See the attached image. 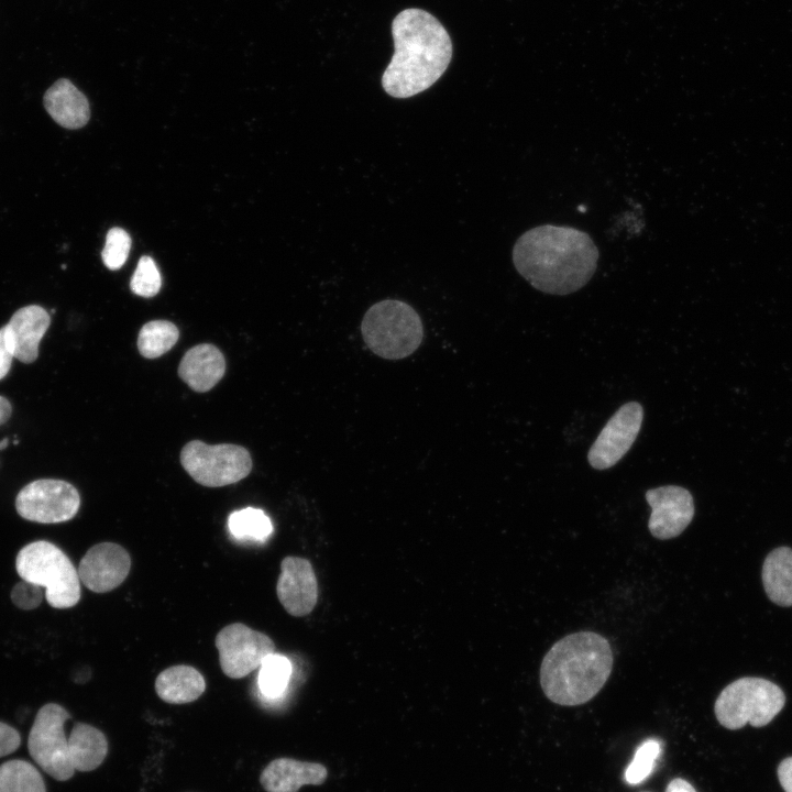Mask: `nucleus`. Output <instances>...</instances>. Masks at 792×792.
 Listing matches in <instances>:
<instances>
[{"label":"nucleus","mask_w":792,"mask_h":792,"mask_svg":"<svg viewBox=\"0 0 792 792\" xmlns=\"http://www.w3.org/2000/svg\"><path fill=\"white\" fill-rule=\"evenodd\" d=\"M598 250L584 231L543 224L522 233L513 249L517 272L536 289L568 295L592 278Z\"/></svg>","instance_id":"1"},{"label":"nucleus","mask_w":792,"mask_h":792,"mask_svg":"<svg viewBox=\"0 0 792 792\" xmlns=\"http://www.w3.org/2000/svg\"><path fill=\"white\" fill-rule=\"evenodd\" d=\"M395 52L383 73L382 87L394 98L414 97L430 88L447 70L452 43L429 12L409 8L392 23Z\"/></svg>","instance_id":"2"},{"label":"nucleus","mask_w":792,"mask_h":792,"mask_svg":"<svg viewBox=\"0 0 792 792\" xmlns=\"http://www.w3.org/2000/svg\"><path fill=\"white\" fill-rule=\"evenodd\" d=\"M608 640L593 631L570 634L549 649L540 667V684L553 703L575 706L592 700L613 668Z\"/></svg>","instance_id":"3"},{"label":"nucleus","mask_w":792,"mask_h":792,"mask_svg":"<svg viewBox=\"0 0 792 792\" xmlns=\"http://www.w3.org/2000/svg\"><path fill=\"white\" fill-rule=\"evenodd\" d=\"M366 346L380 358L400 360L413 354L424 338L422 321L407 302L384 299L371 306L361 322Z\"/></svg>","instance_id":"4"},{"label":"nucleus","mask_w":792,"mask_h":792,"mask_svg":"<svg viewBox=\"0 0 792 792\" xmlns=\"http://www.w3.org/2000/svg\"><path fill=\"white\" fill-rule=\"evenodd\" d=\"M22 580L45 588V598L54 608H69L80 600V579L70 559L45 540L24 546L15 560Z\"/></svg>","instance_id":"5"},{"label":"nucleus","mask_w":792,"mask_h":792,"mask_svg":"<svg viewBox=\"0 0 792 792\" xmlns=\"http://www.w3.org/2000/svg\"><path fill=\"white\" fill-rule=\"evenodd\" d=\"M784 692L776 683L756 676H744L728 684L715 701L718 723L728 729L768 725L783 708Z\"/></svg>","instance_id":"6"},{"label":"nucleus","mask_w":792,"mask_h":792,"mask_svg":"<svg viewBox=\"0 0 792 792\" xmlns=\"http://www.w3.org/2000/svg\"><path fill=\"white\" fill-rule=\"evenodd\" d=\"M180 462L197 483L208 487L233 484L246 477L252 470L249 451L230 443L209 446L193 440L183 448Z\"/></svg>","instance_id":"7"},{"label":"nucleus","mask_w":792,"mask_h":792,"mask_svg":"<svg viewBox=\"0 0 792 792\" xmlns=\"http://www.w3.org/2000/svg\"><path fill=\"white\" fill-rule=\"evenodd\" d=\"M70 714L56 703L37 712L29 734L28 748L33 760L51 777L66 781L74 776L64 724Z\"/></svg>","instance_id":"8"},{"label":"nucleus","mask_w":792,"mask_h":792,"mask_svg":"<svg viewBox=\"0 0 792 792\" xmlns=\"http://www.w3.org/2000/svg\"><path fill=\"white\" fill-rule=\"evenodd\" d=\"M80 496L74 485L66 481L43 479L25 485L15 498L18 514L26 520L57 524L76 516Z\"/></svg>","instance_id":"9"},{"label":"nucleus","mask_w":792,"mask_h":792,"mask_svg":"<svg viewBox=\"0 0 792 792\" xmlns=\"http://www.w3.org/2000/svg\"><path fill=\"white\" fill-rule=\"evenodd\" d=\"M222 672L231 679H242L258 669L265 658L275 652V644L264 632L242 623L224 626L216 636Z\"/></svg>","instance_id":"10"},{"label":"nucleus","mask_w":792,"mask_h":792,"mask_svg":"<svg viewBox=\"0 0 792 792\" xmlns=\"http://www.w3.org/2000/svg\"><path fill=\"white\" fill-rule=\"evenodd\" d=\"M642 419L644 409L639 403L622 405L591 446L587 453L590 465L596 470L614 466L634 444Z\"/></svg>","instance_id":"11"},{"label":"nucleus","mask_w":792,"mask_h":792,"mask_svg":"<svg viewBox=\"0 0 792 792\" xmlns=\"http://www.w3.org/2000/svg\"><path fill=\"white\" fill-rule=\"evenodd\" d=\"M645 497L651 507L648 528L657 539L668 540L678 537L694 517L693 496L684 487L664 485L648 490Z\"/></svg>","instance_id":"12"},{"label":"nucleus","mask_w":792,"mask_h":792,"mask_svg":"<svg viewBox=\"0 0 792 792\" xmlns=\"http://www.w3.org/2000/svg\"><path fill=\"white\" fill-rule=\"evenodd\" d=\"M131 570V557L120 544L101 542L92 546L78 566L80 582L95 593H107L123 583Z\"/></svg>","instance_id":"13"},{"label":"nucleus","mask_w":792,"mask_h":792,"mask_svg":"<svg viewBox=\"0 0 792 792\" xmlns=\"http://www.w3.org/2000/svg\"><path fill=\"white\" fill-rule=\"evenodd\" d=\"M279 603L288 614L302 617L311 613L318 600L317 578L311 563L299 557H285L276 584Z\"/></svg>","instance_id":"14"},{"label":"nucleus","mask_w":792,"mask_h":792,"mask_svg":"<svg viewBox=\"0 0 792 792\" xmlns=\"http://www.w3.org/2000/svg\"><path fill=\"white\" fill-rule=\"evenodd\" d=\"M328 777L327 768L317 762L276 758L262 771L260 783L266 792H297L304 785H320Z\"/></svg>","instance_id":"15"},{"label":"nucleus","mask_w":792,"mask_h":792,"mask_svg":"<svg viewBox=\"0 0 792 792\" xmlns=\"http://www.w3.org/2000/svg\"><path fill=\"white\" fill-rule=\"evenodd\" d=\"M51 323L48 312L41 306L30 305L18 309L6 324L14 358L32 363L38 356V344Z\"/></svg>","instance_id":"16"},{"label":"nucleus","mask_w":792,"mask_h":792,"mask_svg":"<svg viewBox=\"0 0 792 792\" xmlns=\"http://www.w3.org/2000/svg\"><path fill=\"white\" fill-rule=\"evenodd\" d=\"M226 360L213 344L201 343L189 349L183 356L179 377L195 392L210 391L224 375Z\"/></svg>","instance_id":"17"},{"label":"nucleus","mask_w":792,"mask_h":792,"mask_svg":"<svg viewBox=\"0 0 792 792\" xmlns=\"http://www.w3.org/2000/svg\"><path fill=\"white\" fill-rule=\"evenodd\" d=\"M44 108L61 127L76 130L89 121L90 108L86 96L68 79L56 80L44 94Z\"/></svg>","instance_id":"18"},{"label":"nucleus","mask_w":792,"mask_h":792,"mask_svg":"<svg viewBox=\"0 0 792 792\" xmlns=\"http://www.w3.org/2000/svg\"><path fill=\"white\" fill-rule=\"evenodd\" d=\"M206 690L204 675L194 667L178 664L163 670L155 680V692L169 704H186L199 698Z\"/></svg>","instance_id":"19"},{"label":"nucleus","mask_w":792,"mask_h":792,"mask_svg":"<svg viewBox=\"0 0 792 792\" xmlns=\"http://www.w3.org/2000/svg\"><path fill=\"white\" fill-rule=\"evenodd\" d=\"M68 754L75 770L92 771L103 762L108 754V740L98 728L77 723L68 738Z\"/></svg>","instance_id":"20"},{"label":"nucleus","mask_w":792,"mask_h":792,"mask_svg":"<svg viewBox=\"0 0 792 792\" xmlns=\"http://www.w3.org/2000/svg\"><path fill=\"white\" fill-rule=\"evenodd\" d=\"M761 578L771 602L782 607L792 606V548L782 546L769 552Z\"/></svg>","instance_id":"21"},{"label":"nucleus","mask_w":792,"mask_h":792,"mask_svg":"<svg viewBox=\"0 0 792 792\" xmlns=\"http://www.w3.org/2000/svg\"><path fill=\"white\" fill-rule=\"evenodd\" d=\"M0 792H46L38 770L22 759H12L0 766Z\"/></svg>","instance_id":"22"},{"label":"nucleus","mask_w":792,"mask_h":792,"mask_svg":"<svg viewBox=\"0 0 792 792\" xmlns=\"http://www.w3.org/2000/svg\"><path fill=\"white\" fill-rule=\"evenodd\" d=\"M179 331L168 320H152L146 322L138 337V349L146 359H156L168 352L177 342Z\"/></svg>","instance_id":"23"},{"label":"nucleus","mask_w":792,"mask_h":792,"mask_svg":"<svg viewBox=\"0 0 792 792\" xmlns=\"http://www.w3.org/2000/svg\"><path fill=\"white\" fill-rule=\"evenodd\" d=\"M230 534L239 540L265 541L273 532L270 517L262 510L246 507L235 510L228 518Z\"/></svg>","instance_id":"24"},{"label":"nucleus","mask_w":792,"mask_h":792,"mask_svg":"<svg viewBox=\"0 0 792 792\" xmlns=\"http://www.w3.org/2000/svg\"><path fill=\"white\" fill-rule=\"evenodd\" d=\"M258 669L257 683L261 692L267 697L279 696L290 679V661L274 652L265 658Z\"/></svg>","instance_id":"25"},{"label":"nucleus","mask_w":792,"mask_h":792,"mask_svg":"<svg viewBox=\"0 0 792 792\" xmlns=\"http://www.w3.org/2000/svg\"><path fill=\"white\" fill-rule=\"evenodd\" d=\"M660 751L661 747L658 740L648 739L641 744L625 771L627 783L635 785L648 778L654 768Z\"/></svg>","instance_id":"26"},{"label":"nucleus","mask_w":792,"mask_h":792,"mask_svg":"<svg viewBox=\"0 0 792 792\" xmlns=\"http://www.w3.org/2000/svg\"><path fill=\"white\" fill-rule=\"evenodd\" d=\"M131 249V238L121 228H111L106 237L101 252L103 264L111 271H117L125 263Z\"/></svg>","instance_id":"27"},{"label":"nucleus","mask_w":792,"mask_h":792,"mask_svg":"<svg viewBox=\"0 0 792 792\" xmlns=\"http://www.w3.org/2000/svg\"><path fill=\"white\" fill-rule=\"evenodd\" d=\"M161 285V274L153 258L141 257L131 278V290L141 297L150 298L160 292Z\"/></svg>","instance_id":"28"},{"label":"nucleus","mask_w":792,"mask_h":792,"mask_svg":"<svg viewBox=\"0 0 792 792\" xmlns=\"http://www.w3.org/2000/svg\"><path fill=\"white\" fill-rule=\"evenodd\" d=\"M44 596L43 587L29 581L16 583L11 591L13 604L21 609L36 608Z\"/></svg>","instance_id":"29"},{"label":"nucleus","mask_w":792,"mask_h":792,"mask_svg":"<svg viewBox=\"0 0 792 792\" xmlns=\"http://www.w3.org/2000/svg\"><path fill=\"white\" fill-rule=\"evenodd\" d=\"M21 744L20 734L12 726L0 722V758L14 752Z\"/></svg>","instance_id":"30"},{"label":"nucleus","mask_w":792,"mask_h":792,"mask_svg":"<svg viewBox=\"0 0 792 792\" xmlns=\"http://www.w3.org/2000/svg\"><path fill=\"white\" fill-rule=\"evenodd\" d=\"M14 350L7 327L0 328V380L10 371Z\"/></svg>","instance_id":"31"},{"label":"nucleus","mask_w":792,"mask_h":792,"mask_svg":"<svg viewBox=\"0 0 792 792\" xmlns=\"http://www.w3.org/2000/svg\"><path fill=\"white\" fill-rule=\"evenodd\" d=\"M777 773L783 790L792 792V757H788L780 762Z\"/></svg>","instance_id":"32"},{"label":"nucleus","mask_w":792,"mask_h":792,"mask_svg":"<svg viewBox=\"0 0 792 792\" xmlns=\"http://www.w3.org/2000/svg\"><path fill=\"white\" fill-rule=\"evenodd\" d=\"M666 792H696V790L686 780L676 778L668 783Z\"/></svg>","instance_id":"33"},{"label":"nucleus","mask_w":792,"mask_h":792,"mask_svg":"<svg viewBox=\"0 0 792 792\" xmlns=\"http://www.w3.org/2000/svg\"><path fill=\"white\" fill-rule=\"evenodd\" d=\"M12 407L10 402L0 395V425H3L11 416Z\"/></svg>","instance_id":"34"},{"label":"nucleus","mask_w":792,"mask_h":792,"mask_svg":"<svg viewBox=\"0 0 792 792\" xmlns=\"http://www.w3.org/2000/svg\"><path fill=\"white\" fill-rule=\"evenodd\" d=\"M8 444H9V438H3V439L0 441V450H4Z\"/></svg>","instance_id":"35"},{"label":"nucleus","mask_w":792,"mask_h":792,"mask_svg":"<svg viewBox=\"0 0 792 792\" xmlns=\"http://www.w3.org/2000/svg\"><path fill=\"white\" fill-rule=\"evenodd\" d=\"M644 792H648V791H644Z\"/></svg>","instance_id":"36"}]
</instances>
